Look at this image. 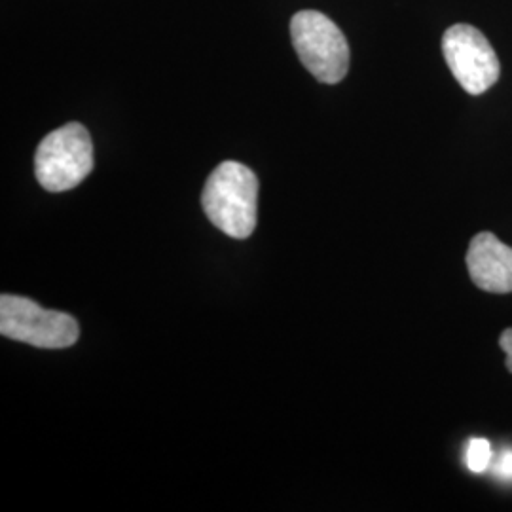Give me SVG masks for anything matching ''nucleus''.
<instances>
[{"label":"nucleus","mask_w":512,"mask_h":512,"mask_svg":"<svg viewBox=\"0 0 512 512\" xmlns=\"http://www.w3.org/2000/svg\"><path fill=\"white\" fill-rule=\"evenodd\" d=\"M442 54L459 86L471 95L488 92L499 80V59L490 40L473 25H452L442 37Z\"/></svg>","instance_id":"5"},{"label":"nucleus","mask_w":512,"mask_h":512,"mask_svg":"<svg viewBox=\"0 0 512 512\" xmlns=\"http://www.w3.org/2000/svg\"><path fill=\"white\" fill-rule=\"evenodd\" d=\"M497 475L512 478V452H505L497 461Z\"/></svg>","instance_id":"9"},{"label":"nucleus","mask_w":512,"mask_h":512,"mask_svg":"<svg viewBox=\"0 0 512 512\" xmlns=\"http://www.w3.org/2000/svg\"><path fill=\"white\" fill-rule=\"evenodd\" d=\"M0 334L35 348H71L80 336L76 319L63 311L44 310L25 296H0Z\"/></svg>","instance_id":"4"},{"label":"nucleus","mask_w":512,"mask_h":512,"mask_svg":"<svg viewBox=\"0 0 512 512\" xmlns=\"http://www.w3.org/2000/svg\"><path fill=\"white\" fill-rule=\"evenodd\" d=\"M93 169V143L82 124H65L42 139L35 154V175L48 192H67Z\"/></svg>","instance_id":"2"},{"label":"nucleus","mask_w":512,"mask_h":512,"mask_svg":"<svg viewBox=\"0 0 512 512\" xmlns=\"http://www.w3.org/2000/svg\"><path fill=\"white\" fill-rule=\"evenodd\" d=\"M467 469L475 475L484 473L492 463V446L486 439H471L465 452Z\"/></svg>","instance_id":"7"},{"label":"nucleus","mask_w":512,"mask_h":512,"mask_svg":"<svg viewBox=\"0 0 512 512\" xmlns=\"http://www.w3.org/2000/svg\"><path fill=\"white\" fill-rule=\"evenodd\" d=\"M499 346L507 353V370L512 374V329H507L501 334Z\"/></svg>","instance_id":"8"},{"label":"nucleus","mask_w":512,"mask_h":512,"mask_svg":"<svg viewBox=\"0 0 512 512\" xmlns=\"http://www.w3.org/2000/svg\"><path fill=\"white\" fill-rule=\"evenodd\" d=\"M291 37L300 61L319 82L338 84L346 78L348 40L332 19L315 10H302L291 19Z\"/></svg>","instance_id":"3"},{"label":"nucleus","mask_w":512,"mask_h":512,"mask_svg":"<svg viewBox=\"0 0 512 512\" xmlns=\"http://www.w3.org/2000/svg\"><path fill=\"white\" fill-rule=\"evenodd\" d=\"M258 179L247 165L220 164L203 188L202 205L207 219L220 232L236 239L255 232Z\"/></svg>","instance_id":"1"},{"label":"nucleus","mask_w":512,"mask_h":512,"mask_svg":"<svg viewBox=\"0 0 512 512\" xmlns=\"http://www.w3.org/2000/svg\"><path fill=\"white\" fill-rule=\"evenodd\" d=\"M467 268L478 289L486 293H512V247L492 232H480L471 239Z\"/></svg>","instance_id":"6"}]
</instances>
